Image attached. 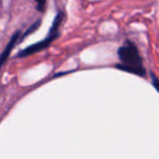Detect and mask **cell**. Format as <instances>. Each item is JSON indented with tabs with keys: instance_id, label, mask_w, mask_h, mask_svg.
<instances>
[{
	"instance_id": "obj_1",
	"label": "cell",
	"mask_w": 159,
	"mask_h": 159,
	"mask_svg": "<svg viewBox=\"0 0 159 159\" xmlns=\"http://www.w3.org/2000/svg\"><path fill=\"white\" fill-rule=\"evenodd\" d=\"M118 57L121 60L122 63L116 66V68L120 69L125 72L145 76L146 70L143 66V60L139 55L136 45L131 40H126L119 49H118Z\"/></svg>"
},
{
	"instance_id": "obj_2",
	"label": "cell",
	"mask_w": 159,
	"mask_h": 159,
	"mask_svg": "<svg viewBox=\"0 0 159 159\" xmlns=\"http://www.w3.org/2000/svg\"><path fill=\"white\" fill-rule=\"evenodd\" d=\"M61 21H62V13L59 12L56 16L55 21H53V24L52 26L50 27V31H49V34L44 40H40V42L36 43V44H33L31 45L30 47L25 48L24 50L20 51L19 52V57L20 58H23V57H27V56H31V55H34V53L38 52V51L43 50V49L47 48L56 38L58 37L59 35V25L61 24Z\"/></svg>"
},
{
	"instance_id": "obj_3",
	"label": "cell",
	"mask_w": 159,
	"mask_h": 159,
	"mask_svg": "<svg viewBox=\"0 0 159 159\" xmlns=\"http://www.w3.org/2000/svg\"><path fill=\"white\" fill-rule=\"evenodd\" d=\"M20 36H21V32L20 31L16 32V33H14L13 35H12V37H11V39H10V42L8 43V45L6 46L5 50L2 51V55H1V64H3L6 61H7L8 57H9V55L11 53L12 49H13L14 45H16V42L19 40V37H20Z\"/></svg>"
},
{
	"instance_id": "obj_4",
	"label": "cell",
	"mask_w": 159,
	"mask_h": 159,
	"mask_svg": "<svg viewBox=\"0 0 159 159\" xmlns=\"http://www.w3.org/2000/svg\"><path fill=\"white\" fill-rule=\"evenodd\" d=\"M35 1H36V9H37V11L44 12L47 0H35Z\"/></svg>"
},
{
	"instance_id": "obj_5",
	"label": "cell",
	"mask_w": 159,
	"mask_h": 159,
	"mask_svg": "<svg viewBox=\"0 0 159 159\" xmlns=\"http://www.w3.org/2000/svg\"><path fill=\"white\" fill-rule=\"evenodd\" d=\"M39 25H40V20H38L37 22H36V23H34V24L32 25V26L30 27V29L27 30V31L25 32L24 34H23V35H22V37H25V36H26V35H29V34L33 33L34 31H36V30L38 29V26H39Z\"/></svg>"
},
{
	"instance_id": "obj_6",
	"label": "cell",
	"mask_w": 159,
	"mask_h": 159,
	"mask_svg": "<svg viewBox=\"0 0 159 159\" xmlns=\"http://www.w3.org/2000/svg\"><path fill=\"white\" fill-rule=\"evenodd\" d=\"M150 76H152V85L155 86V89H157V91L159 92V80L157 79L156 76H155L152 73H150Z\"/></svg>"
}]
</instances>
